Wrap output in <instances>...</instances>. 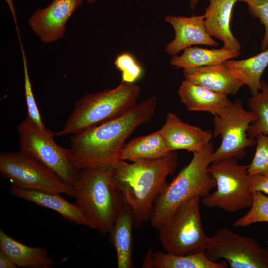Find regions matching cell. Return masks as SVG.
I'll return each instance as SVG.
<instances>
[{
  "label": "cell",
  "mask_w": 268,
  "mask_h": 268,
  "mask_svg": "<svg viewBox=\"0 0 268 268\" xmlns=\"http://www.w3.org/2000/svg\"><path fill=\"white\" fill-rule=\"evenodd\" d=\"M156 99L149 97L115 118L81 131L71 139V150L81 170L103 165L113 166L126 139L154 115Z\"/></svg>",
  "instance_id": "cell-1"
},
{
  "label": "cell",
  "mask_w": 268,
  "mask_h": 268,
  "mask_svg": "<svg viewBox=\"0 0 268 268\" xmlns=\"http://www.w3.org/2000/svg\"><path fill=\"white\" fill-rule=\"evenodd\" d=\"M177 154L132 163L120 160L113 166V180L124 202L130 208L134 226L141 227L150 220L155 200L177 165Z\"/></svg>",
  "instance_id": "cell-2"
},
{
  "label": "cell",
  "mask_w": 268,
  "mask_h": 268,
  "mask_svg": "<svg viewBox=\"0 0 268 268\" xmlns=\"http://www.w3.org/2000/svg\"><path fill=\"white\" fill-rule=\"evenodd\" d=\"M113 166L81 169L73 184L75 204L90 224L102 234L109 233L124 203L113 180Z\"/></svg>",
  "instance_id": "cell-3"
},
{
  "label": "cell",
  "mask_w": 268,
  "mask_h": 268,
  "mask_svg": "<svg viewBox=\"0 0 268 268\" xmlns=\"http://www.w3.org/2000/svg\"><path fill=\"white\" fill-rule=\"evenodd\" d=\"M214 151L210 142L202 150L193 153L189 163L163 187L154 202L150 219L153 227L157 228L162 224L189 198L194 196L202 198L216 187L215 181L208 171Z\"/></svg>",
  "instance_id": "cell-4"
},
{
  "label": "cell",
  "mask_w": 268,
  "mask_h": 268,
  "mask_svg": "<svg viewBox=\"0 0 268 268\" xmlns=\"http://www.w3.org/2000/svg\"><path fill=\"white\" fill-rule=\"evenodd\" d=\"M140 88L121 83L113 89L86 94L76 103L63 128L56 135L75 134L125 113L137 103Z\"/></svg>",
  "instance_id": "cell-5"
},
{
  "label": "cell",
  "mask_w": 268,
  "mask_h": 268,
  "mask_svg": "<svg viewBox=\"0 0 268 268\" xmlns=\"http://www.w3.org/2000/svg\"><path fill=\"white\" fill-rule=\"evenodd\" d=\"M200 200L199 196L189 198L156 228L165 252L180 255L204 252L209 237L201 223Z\"/></svg>",
  "instance_id": "cell-6"
},
{
  "label": "cell",
  "mask_w": 268,
  "mask_h": 268,
  "mask_svg": "<svg viewBox=\"0 0 268 268\" xmlns=\"http://www.w3.org/2000/svg\"><path fill=\"white\" fill-rule=\"evenodd\" d=\"M0 173L10 182L11 186L75 197L73 185L21 150L0 153Z\"/></svg>",
  "instance_id": "cell-7"
},
{
  "label": "cell",
  "mask_w": 268,
  "mask_h": 268,
  "mask_svg": "<svg viewBox=\"0 0 268 268\" xmlns=\"http://www.w3.org/2000/svg\"><path fill=\"white\" fill-rule=\"evenodd\" d=\"M248 167V165L238 164L234 158L211 163L208 171L215 181L216 189L201 198L203 205L231 213L250 207L253 196Z\"/></svg>",
  "instance_id": "cell-8"
},
{
  "label": "cell",
  "mask_w": 268,
  "mask_h": 268,
  "mask_svg": "<svg viewBox=\"0 0 268 268\" xmlns=\"http://www.w3.org/2000/svg\"><path fill=\"white\" fill-rule=\"evenodd\" d=\"M21 151L45 165L65 182L73 185L80 169L70 149L63 148L54 140L55 133L36 127L27 118L17 127Z\"/></svg>",
  "instance_id": "cell-9"
},
{
  "label": "cell",
  "mask_w": 268,
  "mask_h": 268,
  "mask_svg": "<svg viewBox=\"0 0 268 268\" xmlns=\"http://www.w3.org/2000/svg\"><path fill=\"white\" fill-rule=\"evenodd\" d=\"M255 118L251 110L244 109L239 99L232 102L222 113L214 116L213 136H220L221 141L212 154V163L229 158L241 159L247 147L256 145V140L251 139L248 134Z\"/></svg>",
  "instance_id": "cell-10"
},
{
  "label": "cell",
  "mask_w": 268,
  "mask_h": 268,
  "mask_svg": "<svg viewBox=\"0 0 268 268\" xmlns=\"http://www.w3.org/2000/svg\"><path fill=\"white\" fill-rule=\"evenodd\" d=\"M204 253L214 262L225 259L231 268H268V248L226 228L209 238Z\"/></svg>",
  "instance_id": "cell-11"
},
{
  "label": "cell",
  "mask_w": 268,
  "mask_h": 268,
  "mask_svg": "<svg viewBox=\"0 0 268 268\" xmlns=\"http://www.w3.org/2000/svg\"><path fill=\"white\" fill-rule=\"evenodd\" d=\"M82 3V0H53L28 18L29 26L42 43L55 42L64 36L68 20Z\"/></svg>",
  "instance_id": "cell-12"
},
{
  "label": "cell",
  "mask_w": 268,
  "mask_h": 268,
  "mask_svg": "<svg viewBox=\"0 0 268 268\" xmlns=\"http://www.w3.org/2000/svg\"><path fill=\"white\" fill-rule=\"evenodd\" d=\"M159 131L171 151L199 152L208 144L213 136L211 131L185 123L172 112L167 114Z\"/></svg>",
  "instance_id": "cell-13"
},
{
  "label": "cell",
  "mask_w": 268,
  "mask_h": 268,
  "mask_svg": "<svg viewBox=\"0 0 268 268\" xmlns=\"http://www.w3.org/2000/svg\"><path fill=\"white\" fill-rule=\"evenodd\" d=\"M165 20L171 24L175 31L174 38L165 47V51L168 54L175 55L194 45L219 46L206 31L204 15L191 17L168 15Z\"/></svg>",
  "instance_id": "cell-14"
},
{
  "label": "cell",
  "mask_w": 268,
  "mask_h": 268,
  "mask_svg": "<svg viewBox=\"0 0 268 268\" xmlns=\"http://www.w3.org/2000/svg\"><path fill=\"white\" fill-rule=\"evenodd\" d=\"M185 79L226 96L236 95L244 85L224 63L183 69Z\"/></svg>",
  "instance_id": "cell-15"
},
{
  "label": "cell",
  "mask_w": 268,
  "mask_h": 268,
  "mask_svg": "<svg viewBox=\"0 0 268 268\" xmlns=\"http://www.w3.org/2000/svg\"><path fill=\"white\" fill-rule=\"evenodd\" d=\"M238 1L242 0H209L204 14L208 34L223 42L222 48L229 50L240 51L241 48L230 28L233 9Z\"/></svg>",
  "instance_id": "cell-16"
},
{
  "label": "cell",
  "mask_w": 268,
  "mask_h": 268,
  "mask_svg": "<svg viewBox=\"0 0 268 268\" xmlns=\"http://www.w3.org/2000/svg\"><path fill=\"white\" fill-rule=\"evenodd\" d=\"M9 193L11 195L52 210L70 222L90 227L88 221L80 208L75 203H71L61 197V194L25 189L14 186H11Z\"/></svg>",
  "instance_id": "cell-17"
},
{
  "label": "cell",
  "mask_w": 268,
  "mask_h": 268,
  "mask_svg": "<svg viewBox=\"0 0 268 268\" xmlns=\"http://www.w3.org/2000/svg\"><path fill=\"white\" fill-rule=\"evenodd\" d=\"M181 102L189 111L219 115L232 102L219 94L185 79L177 90Z\"/></svg>",
  "instance_id": "cell-18"
},
{
  "label": "cell",
  "mask_w": 268,
  "mask_h": 268,
  "mask_svg": "<svg viewBox=\"0 0 268 268\" xmlns=\"http://www.w3.org/2000/svg\"><path fill=\"white\" fill-rule=\"evenodd\" d=\"M0 250L18 267L51 268L54 266L46 248L25 245L8 235L2 229H0Z\"/></svg>",
  "instance_id": "cell-19"
},
{
  "label": "cell",
  "mask_w": 268,
  "mask_h": 268,
  "mask_svg": "<svg viewBox=\"0 0 268 268\" xmlns=\"http://www.w3.org/2000/svg\"><path fill=\"white\" fill-rule=\"evenodd\" d=\"M133 226L134 221L132 211L124 202L109 233V240L116 253L118 268H134L132 260L134 247Z\"/></svg>",
  "instance_id": "cell-20"
},
{
  "label": "cell",
  "mask_w": 268,
  "mask_h": 268,
  "mask_svg": "<svg viewBox=\"0 0 268 268\" xmlns=\"http://www.w3.org/2000/svg\"><path fill=\"white\" fill-rule=\"evenodd\" d=\"M227 262L209 260L204 252L190 255H175L166 252H153L149 249L145 255L142 268H226Z\"/></svg>",
  "instance_id": "cell-21"
},
{
  "label": "cell",
  "mask_w": 268,
  "mask_h": 268,
  "mask_svg": "<svg viewBox=\"0 0 268 268\" xmlns=\"http://www.w3.org/2000/svg\"><path fill=\"white\" fill-rule=\"evenodd\" d=\"M171 152L159 130L135 137L125 144L120 160L131 162L154 160L167 156Z\"/></svg>",
  "instance_id": "cell-22"
},
{
  "label": "cell",
  "mask_w": 268,
  "mask_h": 268,
  "mask_svg": "<svg viewBox=\"0 0 268 268\" xmlns=\"http://www.w3.org/2000/svg\"><path fill=\"white\" fill-rule=\"evenodd\" d=\"M240 55V51L229 50L222 48L209 49L191 46L184 49L181 55L173 56L170 63L176 68L191 69L223 63Z\"/></svg>",
  "instance_id": "cell-23"
},
{
  "label": "cell",
  "mask_w": 268,
  "mask_h": 268,
  "mask_svg": "<svg viewBox=\"0 0 268 268\" xmlns=\"http://www.w3.org/2000/svg\"><path fill=\"white\" fill-rule=\"evenodd\" d=\"M224 63L244 85L248 86L252 95L261 88V76L268 66V47L247 59L228 60Z\"/></svg>",
  "instance_id": "cell-24"
},
{
  "label": "cell",
  "mask_w": 268,
  "mask_h": 268,
  "mask_svg": "<svg viewBox=\"0 0 268 268\" xmlns=\"http://www.w3.org/2000/svg\"><path fill=\"white\" fill-rule=\"evenodd\" d=\"M250 110L255 116L249 126L248 134L253 139L260 134L268 135V84L261 81L260 90L248 101Z\"/></svg>",
  "instance_id": "cell-25"
},
{
  "label": "cell",
  "mask_w": 268,
  "mask_h": 268,
  "mask_svg": "<svg viewBox=\"0 0 268 268\" xmlns=\"http://www.w3.org/2000/svg\"><path fill=\"white\" fill-rule=\"evenodd\" d=\"M252 196L250 210L233 222V227H245L257 222H268V196L260 191L253 192Z\"/></svg>",
  "instance_id": "cell-26"
},
{
  "label": "cell",
  "mask_w": 268,
  "mask_h": 268,
  "mask_svg": "<svg viewBox=\"0 0 268 268\" xmlns=\"http://www.w3.org/2000/svg\"><path fill=\"white\" fill-rule=\"evenodd\" d=\"M21 48L24 74V87L26 105L27 107V118L36 127L41 129H46L43 123L40 113L34 96L32 86L28 71L27 59L23 47L21 39L19 38Z\"/></svg>",
  "instance_id": "cell-27"
},
{
  "label": "cell",
  "mask_w": 268,
  "mask_h": 268,
  "mask_svg": "<svg viewBox=\"0 0 268 268\" xmlns=\"http://www.w3.org/2000/svg\"><path fill=\"white\" fill-rule=\"evenodd\" d=\"M114 64L121 72L122 82L134 83L141 78L143 69L140 64L131 53H122L116 57Z\"/></svg>",
  "instance_id": "cell-28"
},
{
  "label": "cell",
  "mask_w": 268,
  "mask_h": 268,
  "mask_svg": "<svg viewBox=\"0 0 268 268\" xmlns=\"http://www.w3.org/2000/svg\"><path fill=\"white\" fill-rule=\"evenodd\" d=\"M256 140L255 152L248 165V174H268V135L260 134Z\"/></svg>",
  "instance_id": "cell-29"
},
{
  "label": "cell",
  "mask_w": 268,
  "mask_h": 268,
  "mask_svg": "<svg viewBox=\"0 0 268 268\" xmlns=\"http://www.w3.org/2000/svg\"><path fill=\"white\" fill-rule=\"evenodd\" d=\"M246 3L250 14L259 19L265 27L264 37L261 41V48L264 50L268 46V0H242Z\"/></svg>",
  "instance_id": "cell-30"
},
{
  "label": "cell",
  "mask_w": 268,
  "mask_h": 268,
  "mask_svg": "<svg viewBox=\"0 0 268 268\" xmlns=\"http://www.w3.org/2000/svg\"><path fill=\"white\" fill-rule=\"evenodd\" d=\"M249 188L252 193L260 191L268 195V174L249 176Z\"/></svg>",
  "instance_id": "cell-31"
},
{
  "label": "cell",
  "mask_w": 268,
  "mask_h": 268,
  "mask_svg": "<svg viewBox=\"0 0 268 268\" xmlns=\"http://www.w3.org/2000/svg\"><path fill=\"white\" fill-rule=\"evenodd\" d=\"M17 267L13 261L0 250V268H17Z\"/></svg>",
  "instance_id": "cell-32"
},
{
  "label": "cell",
  "mask_w": 268,
  "mask_h": 268,
  "mask_svg": "<svg viewBox=\"0 0 268 268\" xmlns=\"http://www.w3.org/2000/svg\"><path fill=\"white\" fill-rule=\"evenodd\" d=\"M8 5L9 10L11 12L12 16L13 19V21L16 27L18 37H20L19 29L18 25V21L16 15V12L15 10V5L13 0H4Z\"/></svg>",
  "instance_id": "cell-33"
},
{
  "label": "cell",
  "mask_w": 268,
  "mask_h": 268,
  "mask_svg": "<svg viewBox=\"0 0 268 268\" xmlns=\"http://www.w3.org/2000/svg\"><path fill=\"white\" fill-rule=\"evenodd\" d=\"M201 0H190L189 7L191 10H194L196 7L197 4Z\"/></svg>",
  "instance_id": "cell-34"
},
{
  "label": "cell",
  "mask_w": 268,
  "mask_h": 268,
  "mask_svg": "<svg viewBox=\"0 0 268 268\" xmlns=\"http://www.w3.org/2000/svg\"><path fill=\"white\" fill-rule=\"evenodd\" d=\"M89 3H94L97 2L99 0H86Z\"/></svg>",
  "instance_id": "cell-35"
},
{
  "label": "cell",
  "mask_w": 268,
  "mask_h": 268,
  "mask_svg": "<svg viewBox=\"0 0 268 268\" xmlns=\"http://www.w3.org/2000/svg\"></svg>",
  "instance_id": "cell-36"
}]
</instances>
